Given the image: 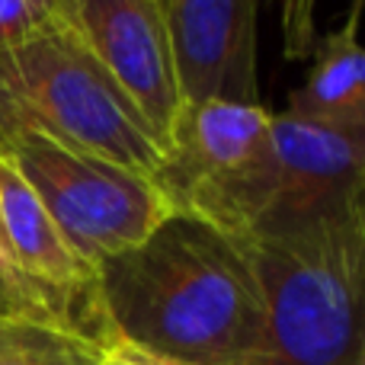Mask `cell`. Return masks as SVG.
<instances>
[{
  "label": "cell",
  "mask_w": 365,
  "mask_h": 365,
  "mask_svg": "<svg viewBox=\"0 0 365 365\" xmlns=\"http://www.w3.org/2000/svg\"><path fill=\"white\" fill-rule=\"evenodd\" d=\"M240 247L263 302L259 365L365 362L359 327L365 212Z\"/></svg>",
  "instance_id": "3957f363"
},
{
  "label": "cell",
  "mask_w": 365,
  "mask_h": 365,
  "mask_svg": "<svg viewBox=\"0 0 365 365\" xmlns=\"http://www.w3.org/2000/svg\"><path fill=\"white\" fill-rule=\"evenodd\" d=\"M61 19L71 23L61 0H0V51L16 48Z\"/></svg>",
  "instance_id": "4fadbf2b"
},
{
  "label": "cell",
  "mask_w": 365,
  "mask_h": 365,
  "mask_svg": "<svg viewBox=\"0 0 365 365\" xmlns=\"http://www.w3.org/2000/svg\"><path fill=\"white\" fill-rule=\"evenodd\" d=\"M100 365H182V362L160 359V356H151L138 346H128L122 340H109L100 349Z\"/></svg>",
  "instance_id": "9a60e30c"
},
{
  "label": "cell",
  "mask_w": 365,
  "mask_h": 365,
  "mask_svg": "<svg viewBox=\"0 0 365 365\" xmlns=\"http://www.w3.org/2000/svg\"><path fill=\"white\" fill-rule=\"evenodd\" d=\"M0 321L68 330V334L93 340L96 346L109 343V330L96 298H74L38 282L36 276L19 269L4 250H0Z\"/></svg>",
  "instance_id": "8fae6325"
},
{
  "label": "cell",
  "mask_w": 365,
  "mask_h": 365,
  "mask_svg": "<svg viewBox=\"0 0 365 365\" xmlns=\"http://www.w3.org/2000/svg\"><path fill=\"white\" fill-rule=\"evenodd\" d=\"M61 6H64V10H68L71 23H74V0H61Z\"/></svg>",
  "instance_id": "2e32d148"
},
{
  "label": "cell",
  "mask_w": 365,
  "mask_h": 365,
  "mask_svg": "<svg viewBox=\"0 0 365 365\" xmlns=\"http://www.w3.org/2000/svg\"><path fill=\"white\" fill-rule=\"evenodd\" d=\"M359 365H365V362H359Z\"/></svg>",
  "instance_id": "d6986e66"
},
{
  "label": "cell",
  "mask_w": 365,
  "mask_h": 365,
  "mask_svg": "<svg viewBox=\"0 0 365 365\" xmlns=\"http://www.w3.org/2000/svg\"><path fill=\"white\" fill-rule=\"evenodd\" d=\"M100 349L68 330L0 321V365H100Z\"/></svg>",
  "instance_id": "7c38bea8"
},
{
  "label": "cell",
  "mask_w": 365,
  "mask_h": 365,
  "mask_svg": "<svg viewBox=\"0 0 365 365\" xmlns=\"http://www.w3.org/2000/svg\"><path fill=\"white\" fill-rule=\"evenodd\" d=\"M109 340L182 365H259L263 302L247 253L202 218L173 212L141 244L96 266Z\"/></svg>",
  "instance_id": "6da1fadb"
},
{
  "label": "cell",
  "mask_w": 365,
  "mask_h": 365,
  "mask_svg": "<svg viewBox=\"0 0 365 365\" xmlns=\"http://www.w3.org/2000/svg\"><path fill=\"white\" fill-rule=\"evenodd\" d=\"M359 13L362 6H353L343 29L317 38L311 55L314 64L285 109L295 119L353 138H365V61L359 45Z\"/></svg>",
  "instance_id": "30bf717a"
},
{
  "label": "cell",
  "mask_w": 365,
  "mask_h": 365,
  "mask_svg": "<svg viewBox=\"0 0 365 365\" xmlns=\"http://www.w3.org/2000/svg\"><path fill=\"white\" fill-rule=\"evenodd\" d=\"M0 158L26 180L68 247L93 269L141 244L173 215L154 180L64 148L32 128H4Z\"/></svg>",
  "instance_id": "5b68a950"
},
{
  "label": "cell",
  "mask_w": 365,
  "mask_h": 365,
  "mask_svg": "<svg viewBox=\"0 0 365 365\" xmlns=\"http://www.w3.org/2000/svg\"><path fill=\"white\" fill-rule=\"evenodd\" d=\"M272 115L276 113H269L263 103L244 106V103L208 100L182 106L167 154L154 173V182L170 202V208L173 199L189 186L225 177L244 160H250L269 135Z\"/></svg>",
  "instance_id": "ba28073f"
},
{
  "label": "cell",
  "mask_w": 365,
  "mask_h": 365,
  "mask_svg": "<svg viewBox=\"0 0 365 365\" xmlns=\"http://www.w3.org/2000/svg\"><path fill=\"white\" fill-rule=\"evenodd\" d=\"M353 6H362V0H353Z\"/></svg>",
  "instance_id": "e0dca14e"
},
{
  "label": "cell",
  "mask_w": 365,
  "mask_h": 365,
  "mask_svg": "<svg viewBox=\"0 0 365 365\" xmlns=\"http://www.w3.org/2000/svg\"><path fill=\"white\" fill-rule=\"evenodd\" d=\"M0 234H4V253L38 282L74 298H96V269L71 250L36 192L4 158H0Z\"/></svg>",
  "instance_id": "9c48e42d"
},
{
  "label": "cell",
  "mask_w": 365,
  "mask_h": 365,
  "mask_svg": "<svg viewBox=\"0 0 365 365\" xmlns=\"http://www.w3.org/2000/svg\"><path fill=\"white\" fill-rule=\"evenodd\" d=\"M74 26L167 154L182 96L160 0H74Z\"/></svg>",
  "instance_id": "8992f818"
},
{
  "label": "cell",
  "mask_w": 365,
  "mask_h": 365,
  "mask_svg": "<svg viewBox=\"0 0 365 365\" xmlns=\"http://www.w3.org/2000/svg\"><path fill=\"white\" fill-rule=\"evenodd\" d=\"M182 106L208 100L259 106V0H160Z\"/></svg>",
  "instance_id": "52a82bcc"
},
{
  "label": "cell",
  "mask_w": 365,
  "mask_h": 365,
  "mask_svg": "<svg viewBox=\"0 0 365 365\" xmlns=\"http://www.w3.org/2000/svg\"><path fill=\"white\" fill-rule=\"evenodd\" d=\"M0 250H4V234H0Z\"/></svg>",
  "instance_id": "ac0fdd59"
},
{
  "label": "cell",
  "mask_w": 365,
  "mask_h": 365,
  "mask_svg": "<svg viewBox=\"0 0 365 365\" xmlns=\"http://www.w3.org/2000/svg\"><path fill=\"white\" fill-rule=\"evenodd\" d=\"M32 128L74 151L154 180L164 148L74 23L0 51V132Z\"/></svg>",
  "instance_id": "277c9868"
},
{
  "label": "cell",
  "mask_w": 365,
  "mask_h": 365,
  "mask_svg": "<svg viewBox=\"0 0 365 365\" xmlns=\"http://www.w3.org/2000/svg\"><path fill=\"white\" fill-rule=\"evenodd\" d=\"M317 0H282V51L289 61H304L314 55Z\"/></svg>",
  "instance_id": "5bb4252c"
},
{
  "label": "cell",
  "mask_w": 365,
  "mask_h": 365,
  "mask_svg": "<svg viewBox=\"0 0 365 365\" xmlns=\"http://www.w3.org/2000/svg\"><path fill=\"white\" fill-rule=\"evenodd\" d=\"M365 138L272 115L263 148L225 177L189 186L173 199L225 237L266 240L349 218L362 208Z\"/></svg>",
  "instance_id": "7a4b0ae2"
}]
</instances>
